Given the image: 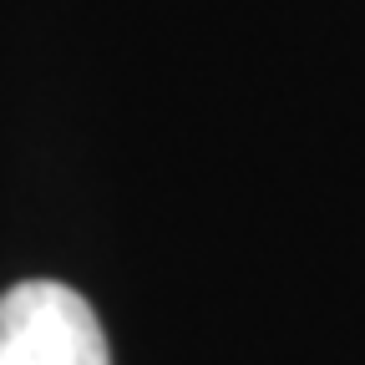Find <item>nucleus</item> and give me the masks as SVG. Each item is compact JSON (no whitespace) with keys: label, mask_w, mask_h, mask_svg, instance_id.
Returning <instances> with one entry per match:
<instances>
[{"label":"nucleus","mask_w":365,"mask_h":365,"mask_svg":"<svg viewBox=\"0 0 365 365\" xmlns=\"http://www.w3.org/2000/svg\"><path fill=\"white\" fill-rule=\"evenodd\" d=\"M0 365H112V350L76 289L26 279L0 294Z\"/></svg>","instance_id":"obj_1"}]
</instances>
